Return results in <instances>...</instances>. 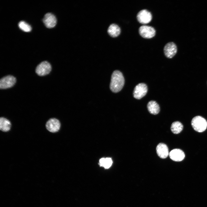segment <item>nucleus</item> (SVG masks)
<instances>
[{
    "mask_svg": "<svg viewBox=\"0 0 207 207\" xmlns=\"http://www.w3.org/2000/svg\"><path fill=\"white\" fill-rule=\"evenodd\" d=\"M183 126L179 121H175L173 122L171 125V130L172 132L175 134L180 133L183 130Z\"/></svg>",
    "mask_w": 207,
    "mask_h": 207,
    "instance_id": "obj_16",
    "label": "nucleus"
},
{
    "mask_svg": "<svg viewBox=\"0 0 207 207\" xmlns=\"http://www.w3.org/2000/svg\"><path fill=\"white\" fill-rule=\"evenodd\" d=\"M112 163V161L111 158H102L99 160V164L100 166L103 167L106 169H108L111 166Z\"/></svg>",
    "mask_w": 207,
    "mask_h": 207,
    "instance_id": "obj_17",
    "label": "nucleus"
},
{
    "mask_svg": "<svg viewBox=\"0 0 207 207\" xmlns=\"http://www.w3.org/2000/svg\"><path fill=\"white\" fill-rule=\"evenodd\" d=\"M137 19L138 22L142 24L149 23L152 20V16L151 13L145 9H142L137 13Z\"/></svg>",
    "mask_w": 207,
    "mask_h": 207,
    "instance_id": "obj_5",
    "label": "nucleus"
},
{
    "mask_svg": "<svg viewBox=\"0 0 207 207\" xmlns=\"http://www.w3.org/2000/svg\"><path fill=\"white\" fill-rule=\"evenodd\" d=\"M45 127L47 130L52 133L57 132L60 129L61 124L59 120L55 118L49 119L46 122Z\"/></svg>",
    "mask_w": 207,
    "mask_h": 207,
    "instance_id": "obj_4",
    "label": "nucleus"
},
{
    "mask_svg": "<svg viewBox=\"0 0 207 207\" xmlns=\"http://www.w3.org/2000/svg\"><path fill=\"white\" fill-rule=\"evenodd\" d=\"M139 32L140 35L143 38L149 39L155 36L156 31L153 27L144 25L139 28Z\"/></svg>",
    "mask_w": 207,
    "mask_h": 207,
    "instance_id": "obj_3",
    "label": "nucleus"
},
{
    "mask_svg": "<svg viewBox=\"0 0 207 207\" xmlns=\"http://www.w3.org/2000/svg\"><path fill=\"white\" fill-rule=\"evenodd\" d=\"M124 83V79L122 73L119 71H114L111 76L110 88L112 91L117 93L122 88Z\"/></svg>",
    "mask_w": 207,
    "mask_h": 207,
    "instance_id": "obj_1",
    "label": "nucleus"
},
{
    "mask_svg": "<svg viewBox=\"0 0 207 207\" xmlns=\"http://www.w3.org/2000/svg\"><path fill=\"white\" fill-rule=\"evenodd\" d=\"M169 155L170 159L175 161H181L185 157V154L183 152L178 149L172 150L169 153Z\"/></svg>",
    "mask_w": 207,
    "mask_h": 207,
    "instance_id": "obj_11",
    "label": "nucleus"
},
{
    "mask_svg": "<svg viewBox=\"0 0 207 207\" xmlns=\"http://www.w3.org/2000/svg\"><path fill=\"white\" fill-rule=\"evenodd\" d=\"M16 78L13 76L8 75L1 78L0 80V87L6 89L12 87L16 82Z\"/></svg>",
    "mask_w": 207,
    "mask_h": 207,
    "instance_id": "obj_8",
    "label": "nucleus"
},
{
    "mask_svg": "<svg viewBox=\"0 0 207 207\" xmlns=\"http://www.w3.org/2000/svg\"><path fill=\"white\" fill-rule=\"evenodd\" d=\"M177 46L173 42L167 43L164 48V54L167 57L169 58L173 57L177 53Z\"/></svg>",
    "mask_w": 207,
    "mask_h": 207,
    "instance_id": "obj_9",
    "label": "nucleus"
},
{
    "mask_svg": "<svg viewBox=\"0 0 207 207\" xmlns=\"http://www.w3.org/2000/svg\"><path fill=\"white\" fill-rule=\"evenodd\" d=\"M191 125L194 129L198 132L204 131L207 127V122L202 117L198 116L193 117L191 121Z\"/></svg>",
    "mask_w": 207,
    "mask_h": 207,
    "instance_id": "obj_2",
    "label": "nucleus"
},
{
    "mask_svg": "<svg viewBox=\"0 0 207 207\" xmlns=\"http://www.w3.org/2000/svg\"><path fill=\"white\" fill-rule=\"evenodd\" d=\"M121 32L120 27L117 24H111L108 30V32L110 35L113 37H117L120 34Z\"/></svg>",
    "mask_w": 207,
    "mask_h": 207,
    "instance_id": "obj_14",
    "label": "nucleus"
},
{
    "mask_svg": "<svg viewBox=\"0 0 207 207\" xmlns=\"http://www.w3.org/2000/svg\"><path fill=\"white\" fill-rule=\"evenodd\" d=\"M51 69L50 63L46 61L41 63L37 66L36 72L40 76H44L49 74Z\"/></svg>",
    "mask_w": 207,
    "mask_h": 207,
    "instance_id": "obj_7",
    "label": "nucleus"
},
{
    "mask_svg": "<svg viewBox=\"0 0 207 207\" xmlns=\"http://www.w3.org/2000/svg\"><path fill=\"white\" fill-rule=\"evenodd\" d=\"M18 26L21 30L25 32H29L32 30L30 26L23 21H21L19 23Z\"/></svg>",
    "mask_w": 207,
    "mask_h": 207,
    "instance_id": "obj_18",
    "label": "nucleus"
},
{
    "mask_svg": "<svg viewBox=\"0 0 207 207\" xmlns=\"http://www.w3.org/2000/svg\"><path fill=\"white\" fill-rule=\"evenodd\" d=\"M147 91V85L144 83H139L135 86L134 89L133 96L136 99H140L146 95Z\"/></svg>",
    "mask_w": 207,
    "mask_h": 207,
    "instance_id": "obj_6",
    "label": "nucleus"
},
{
    "mask_svg": "<svg viewBox=\"0 0 207 207\" xmlns=\"http://www.w3.org/2000/svg\"><path fill=\"white\" fill-rule=\"evenodd\" d=\"M156 151L158 156L161 158H166L169 154L168 147L163 143H159L157 145Z\"/></svg>",
    "mask_w": 207,
    "mask_h": 207,
    "instance_id": "obj_12",
    "label": "nucleus"
},
{
    "mask_svg": "<svg viewBox=\"0 0 207 207\" xmlns=\"http://www.w3.org/2000/svg\"><path fill=\"white\" fill-rule=\"evenodd\" d=\"M147 108L150 113L154 115L158 114L160 110L158 104L154 101H150L148 103Z\"/></svg>",
    "mask_w": 207,
    "mask_h": 207,
    "instance_id": "obj_15",
    "label": "nucleus"
},
{
    "mask_svg": "<svg viewBox=\"0 0 207 207\" xmlns=\"http://www.w3.org/2000/svg\"><path fill=\"white\" fill-rule=\"evenodd\" d=\"M12 124L9 120L7 118L1 117L0 118V130L4 132L9 131L11 129Z\"/></svg>",
    "mask_w": 207,
    "mask_h": 207,
    "instance_id": "obj_13",
    "label": "nucleus"
},
{
    "mask_svg": "<svg viewBox=\"0 0 207 207\" xmlns=\"http://www.w3.org/2000/svg\"><path fill=\"white\" fill-rule=\"evenodd\" d=\"M43 20L45 26L48 28L54 27L57 23V19L55 16L50 13L45 14Z\"/></svg>",
    "mask_w": 207,
    "mask_h": 207,
    "instance_id": "obj_10",
    "label": "nucleus"
}]
</instances>
